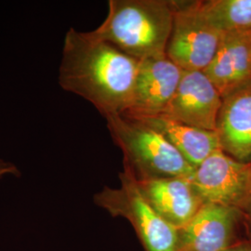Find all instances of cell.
<instances>
[{"label": "cell", "instance_id": "cell-1", "mask_svg": "<svg viewBox=\"0 0 251 251\" xmlns=\"http://www.w3.org/2000/svg\"><path fill=\"white\" fill-rule=\"evenodd\" d=\"M140 61L88 32L70 28L64 36L59 84L90 101L102 117L130 107Z\"/></svg>", "mask_w": 251, "mask_h": 251}, {"label": "cell", "instance_id": "cell-8", "mask_svg": "<svg viewBox=\"0 0 251 251\" xmlns=\"http://www.w3.org/2000/svg\"><path fill=\"white\" fill-rule=\"evenodd\" d=\"M241 210L204 204L184 227L178 230L177 251H225L237 241Z\"/></svg>", "mask_w": 251, "mask_h": 251}, {"label": "cell", "instance_id": "cell-14", "mask_svg": "<svg viewBox=\"0 0 251 251\" xmlns=\"http://www.w3.org/2000/svg\"><path fill=\"white\" fill-rule=\"evenodd\" d=\"M200 8L223 34H251V0H206Z\"/></svg>", "mask_w": 251, "mask_h": 251}, {"label": "cell", "instance_id": "cell-17", "mask_svg": "<svg viewBox=\"0 0 251 251\" xmlns=\"http://www.w3.org/2000/svg\"><path fill=\"white\" fill-rule=\"evenodd\" d=\"M244 216H245V221H248L251 225V197H250V200H249L248 206H247L245 211H244Z\"/></svg>", "mask_w": 251, "mask_h": 251}, {"label": "cell", "instance_id": "cell-15", "mask_svg": "<svg viewBox=\"0 0 251 251\" xmlns=\"http://www.w3.org/2000/svg\"><path fill=\"white\" fill-rule=\"evenodd\" d=\"M6 175H12L14 177H20L21 171H19L18 168L10 163V162L5 161L3 159H0V178L6 176Z\"/></svg>", "mask_w": 251, "mask_h": 251}, {"label": "cell", "instance_id": "cell-9", "mask_svg": "<svg viewBox=\"0 0 251 251\" xmlns=\"http://www.w3.org/2000/svg\"><path fill=\"white\" fill-rule=\"evenodd\" d=\"M183 70L168 57L140 61L132 100L124 117L160 115L178 89Z\"/></svg>", "mask_w": 251, "mask_h": 251}, {"label": "cell", "instance_id": "cell-16", "mask_svg": "<svg viewBox=\"0 0 251 251\" xmlns=\"http://www.w3.org/2000/svg\"><path fill=\"white\" fill-rule=\"evenodd\" d=\"M225 251H251V242L250 241H238L228 248Z\"/></svg>", "mask_w": 251, "mask_h": 251}, {"label": "cell", "instance_id": "cell-12", "mask_svg": "<svg viewBox=\"0 0 251 251\" xmlns=\"http://www.w3.org/2000/svg\"><path fill=\"white\" fill-rule=\"evenodd\" d=\"M203 72L222 97L251 81V34H224L214 58Z\"/></svg>", "mask_w": 251, "mask_h": 251}, {"label": "cell", "instance_id": "cell-5", "mask_svg": "<svg viewBox=\"0 0 251 251\" xmlns=\"http://www.w3.org/2000/svg\"><path fill=\"white\" fill-rule=\"evenodd\" d=\"M173 23L166 56L183 71H204L211 63L224 34L200 8V1H171Z\"/></svg>", "mask_w": 251, "mask_h": 251}, {"label": "cell", "instance_id": "cell-10", "mask_svg": "<svg viewBox=\"0 0 251 251\" xmlns=\"http://www.w3.org/2000/svg\"><path fill=\"white\" fill-rule=\"evenodd\" d=\"M215 132L223 152L251 164V81L223 97Z\"/></svg>", "mask_w": 251, "mask_h": 251}, {"label": "cell", "instance_id": "cell-6", "mask_svg": "<svg viewBox=\"0 0 251 251\" xmlns=\"http://www.w3.org/2000/svg\"><path fill=\"white\" fill-rule=\"evenodd\" d=\"M191 179L204 204L244 213L251 197V164L237 161L220 149L196 168Z\"/></svg>", "mask_w": 251, "mask_h": 251}, {"label": "cell", "instance_id": "cell-13", "mask_svg": "<svg viewBox=\"0 0 251 251\" xmlns=\"http://www.w3.org/2000/svg\"><path fill=\"white\" fill-rule=\"evenodd\" d=\"M134 119L158 131L195 169L211 153L221 149L215 131L184 125L160 116Z\"/></svg>", "mask_w": 251, "mask_h": 251}, {"label": "cell", "instance_id": "cell-7", "mask_svg": "<svg viewBox=\"0 0 251 251\" xmlns=\"http://www.w3.org/2000/svg\"><path fill=\"white\" fill-rule=\"evenodd\" d=\"M223 97L203 71H183L178 89L160 117L215 131Z\"/></svg>", "mask_w": 251, "mask_h": 251}, {"label": "cell", "instance_id": "cell-3", "mask_svg": "<svg viewBox=\"0 0 251 251\" xmlns=\"http://www.w3.org/2000/svg\"><path fill=\"white\" fill-rule=\"evenodd\" d=\"M104 118L112 140L123 152L124 171L135 180L193 177L196 169L150 126L122 115Z\"/></svg>", "mask_w": 251, "mask_h": 251}, {"label": "cell", "instance_id": "cell-2", "mask_svg": "<svg viewBox=\"0 0 251 251\" xmlns=\"http://www.w3.org/2000/svg\"><path fill=\"white\" fill-rule=\"evenodd\" d=\"M107 17L91 37L143 61L166 56L173 11L168 0H110Z\"/></svg>", "mask_w": 251, "mask_h": 251}, {"label": "cell", "instance_id": "cell-4", "mask_svg": "<svg viewBox=\"0 0 251 251\" xmlns=\"http://www.w3.org/2000/svg\"><path fill=\"white\" fill-rule=\"evenodd\" d=\"M119 179V188L104 186L94 196L95 205L127 220L145 251H177L178 230L154 210L128 172H120Z\"/></svg>", "mask_w": 251, "mask_h": 251}, {"label": "cell", "instance_id": "cell-11", "mask_svg": "<svg viewBox=\"0 0 251 251\" xmlns=\"http://www.w3.org/2000/svg\"><path fill=\"white\" fill-rule=\"evenodd\" d=\"M137 184L154 210L177 230L187 225L204 205L191 178H160Z\"/></svg>", "mask_w": 251, "mask_h": 251}]
</instances>
